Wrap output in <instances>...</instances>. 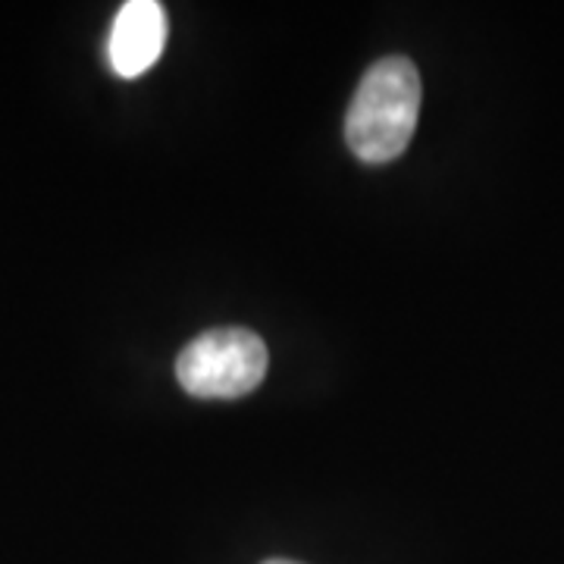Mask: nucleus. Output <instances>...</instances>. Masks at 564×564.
I'll return each mask as SVG.
<instances>
[{"label":"nucleus","instance_id":"nucleus-1","mask_svg":"<svg viewBox=\"0 0 564 564\" xmlns=\"http://www.w3.org/2000/svg\"><path fill=\"white\" fill-rule=\"evenodd\" d=\"M421 73L408 57H383L364 73L345 117V141L364 163L402 158L421 117Z\"/></svg>","mask_w":564,"mask_h":564},{"label":"nucleus","instance_id":"nucleus-2","mask_svg":"<svg viewBox=\"0 0 564 564\" xmlns=\"http://www.w3.org/2000/svg\"><path fill=\"white\" fill-rule=\"evenodd\" d=\"M267 361V345L258 333L242 326H220L182 348L176 377L188 395L239 399L261 386Z\"/></svg>","mask_w":564,"mask_h":564},{"label":"nucleus","instance_id":"nucleus-3","mask_svg":"<svg viewBox=\"0 0 564 564\" xmlns=\"http://www.w3.org/2000/svg\"><path fill=\"white\" fill-rule=\"evenodd\" d=\"M166 44V13L158 0H129L122 3L110 29V66L122 79L148 73Z\"/></svg>","mask_w":564,"mask_h":564},{"label":"nucleus","instance_id":"nucleus-4","mask_svg":"<svg viewBox=\"0 0 564 564\" xmlns=\"http://www.w3.org/2000/svg\"><path fill=\"white\" fill-rule=\"evenodd\" d=\"M263 564H299V562H285V558H273V562H263Z\"/></svg>","mask_w":564,"mask_h":564}]
</instances>
